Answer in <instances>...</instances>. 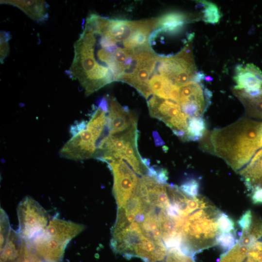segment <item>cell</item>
Returning a JSON list of instances; mask_svg holds the SVG:
<instances>
[{
	"instance_id": "4316f807",
	"label": "cell",
	"mask_w": 262,
	"mask_h": 262,
	"mask_svg": "<svg viewBox=\"0 0 262 262\" xmlns=\"http://www.w3.org/2000/svg\"><path fill=\"white\" fill-rule=\"evenodd\" d=\"M253 214L250 210L246 211L240 218L238 224L242 230H245L250 226L253 218Z\"/></svg>"
},
{
	"instance_id": "ffe728a7",
	"label": "cell",
	"mask_w": 262,
	"mask_h": 262,
	"mask_svg": "<svg viewBox=\"0 0 262 262\" xmlns=\"http://www.w3.org/2000/svg\"><path fill=\"white\" fill-rule=\"evenodd\" d=\"M249 246L238 241L237 243L220 260L219 262H244L247 258Z\"/></svg>"
},
{
	"instance_id": "ba28073f",
	"label": "cell",
	"mask_w": 262,
	"mask_h": 262,
	"mask_svg": "<svg viewBox=\"0 0 262 262\" xmlns=\"http://www.w3.org/2000/svg\"><path fill=\"white\" fill-rule=\"evenodd\" d=\"M107 163L114 175L113 191L120 208L134 194L139 179L123 160H113Z\"/></svg>"
},
{
	"instance_id": "484cf974",
	"label": "cell",
	"mask_w": 262,
	"mask_h": 262,
	"mask_svg": "<svg viewBox=\"0 0 262 262\" xmlns=\"http://www.w3.org/2000/svg\"><path fill=\"white\" fill-rule=\"evenodd\" d=\"M1 213V221H0V238H1V247L4 244L8 235L11 231L8 217L5 213Z\"/></svg>"
},
{
	"instance_id": "30bf717a",
	"label": "cell",
	"mask_w": 262,
	"mask_h": 262,
	"mask_svg": "<svg viewBox=\"0 0 262 262\" xmlns=\"http://www.w3.org/2000/svg\"><path fill=\"white\" fill-rule=\"evenodd\" d=\"M107 98L108 134L122 133L137 127V117L133 112L122 106L114 97Z\"/></svg>"
},
{
	"instance_id": "6da1fadb",
	"label": "cell",
	"mask_w": 262,
	"mask_h": 262,
	"mask_svg": "<svg viewBox=\"0 0 262 262\" xmlns=\"http://www.w3.org/2000/svg\"><path fill=\"white\" fill-rule=\"evenodd\" d=\"M209 139L212 153L237 171L262 147V122L241 118L227 127L209 132Z\"/></svg>"
},
{
	"instance_id": "cb8c5ba5",
	"label": "cell",
	"mask_w": 262,
	"mask_h": 262,
	"mask_svg": "<svg viewBox=\"0 0 262 262\" xmlns=\"http://www.w3.org/2000/svg\"><path fill=\"white\" fill-rule=\"evenodd\" d=\"M218 224L222 232H229L235 230L233 221L228 215L223 213H221L218 218Z\"/></svg>"
},
{
	"instance_id": "4dcf8cb0",
	"label": "cell",
	"mask_w": 262,
	"mask_h": 262,
	"mask_svg": "<svg viewBox=\"0 0 262 262\" xmlns=\"http://www.w3.org/2000/svg\"></svg>"
},
{
	"instance_id": "44dd1931",
	"label": "cell",
	"mask_w": 262,
	"mask_h": 262,
	"mask_svg": "<svg viewBox=\"0 0 262 262\" xmlns=\"http://www.w3.org/2000/svg\"><path fill=\"white\" fill-rule=\"evenodd\" d=\"M200 7H203L202 20L207 23H217L221 18V13L214 3L205 0L198 1Z\"/></svg>"
},
{
	"instance_id": "5bb4252c",
	"label": "cell",
	"mask_w": 262,
	"mask_h": 262,
	"mask_svg": "<svg viewBox=\"0 0 262 262\" xmlns=\"http://www.w3.org/2000/svg\"><path fill=\"white\" fill-rule=\"evenodd\" d=\"M238 173L248 190L262 188V148L254 154L247 164Z\"/></svg>"
},
{
	"instance_id": "8992f818",
	"label": "cell",
	"mask_w": 262,
	"mask_h": 262,
	"mask_svg": "<svg viewBox=\"0 0 262 262\" xmlns=\"http://www.w3.org/2000/svg\"><path fill=\"white\" fill-rule=\"evenodd\" d=\"M18 233L22 239L32 241L45 229L49 222L47 213L35 201L25 198L18 207Z\"/></svg>"
},
{
	"instance_id": "e0dca14e",
	"label": "cell",
	"mask_w": 262,
	"mask_h": 262,
	"mask_svg": "<svg viewBox=\"0 0 262 262\" xmlns=\"http://www.w3.org/2000/svg\"><path fill=\"white\" fill-rule=\"evenodd\" d=\"M232 92L244 106L248 116L262 119V86L252 92L233 88Z\"/></svg>"
},
{
	"instance_id": "52a82bcc",
	"label": "cell",
	"mask_w": 262,
	"mask_h": 262,
	"mask_svg": "<svg viewBox=\"0 0 262 262\" xmlns=\"http://www.w3.org/2000/svg\"><path fill=\"white\" fill-rule=\"evenodd\" d=\"M212 93L200 83L190 82L179 87V101L188 118L202 117L210 103Z\"/></svg>"
},
{
	"instance_id": "7402d4cb",
	"label": "cell",
	"mask_w": 262,
	"mask_h": 262,
	"mask_svg": "<svg viewBox=\"0 0 262 262\" xmlns=\"http://www.w3.org/2000/svg\"><path fill=\"white\" fill-rule=\"evenodd\" d=\"M238 241L236 239L235 230L222 232L217 238V245L227 252L237 243Z\"/></svg>"
},
{
	"instance_id": "5b68a950",
	"label": "cell",
	"mask_w": 262,
	"mask_h": 262,
	"mask_svg": "<svg viewBox=\"0 0 262 262\" xmlns=\"http://www.w3.org/2000/svg\"><path fill=\"white\" fill-rule=\"evenodd\" d=\"M147 105L152 117L164 122L174 134L186 141L188 118L179 104L154 95L148 100Z\"/></svg>"
},
{
	"instance_id": "f546056e",
	"label": "cell",
	"mask_w": 262,
	"mask_h": 262,
	"mask_svg": "<svg viewBox=\"0 0 262 262\" xmlns=\"http://www.w3.org/2000/svg\"><path fill=\"white\" fill-rule=\"evenodd\" d=\"M245 262H254L253 261H252V260H251L250 258H249L247 256L246 260V261Z\"/></svg>"
},
{
	"instance_id": "d6986e66",
	"label": "cell",
	"mask_w": 262,
	"mask_h": 262,
	"mask_svg": "<svg viewBox=\"0 0 262 262\" xmlns=\"http://www.w3.org/2000/svg\"><path fill=\"white\" fill-rule=\"evenodd\" d=\"M206 131L205 121L202 117H193L188 118L186 141L200 140Z\"/></svg>"
},
{
	"instance_id": "83f0119b",
	"label": "cell",
	"mask_w": 262,
	"mask_h": 262,
	"mask_svg": "<svg viewBox=\"0 0 262 262\" xmlns=\"http://www.w3.org/2000/svg\"><path fill=\"white\" fill-rule=\"evenodd\" d=\"M154 178L159 183L163 184H165L168 179V173L164 169H156V174Z\"/></svg>"
},
{
	"instance_id": "603a6c76",
	"label": "cell",
	"mask_w": 262,
	"mask_h": 262,
	"mask_svg": "<svg viewBox=\"0 0 262 262\" xmlns=\"http://www.w3.org/2000/svg\"><path fill=\"white\" fill-rule=\"evenodd\" d=\"M199 187V185L197 180L192 179L184 182L179 188L185 195L193 197L197 196Z\"/></svg>"
},
{
	"instance_id": "d4e9b609",
	"label": "cell",
	"mask_w": 262,
	"mask_h": 262,
	"mask_svg": "<svg viewBox=\"0 0 262 262\" xmlns=\"http://www.w3.org/2000/svg\"><path fill=\"white\" fill-rule=\"evenodd\" d=\"M10 34L9 32L3 31H0V63H3L4 59L9 52V40L10 39Z\"/></svg>"
},
{
	"instance_id": "4fadbf2b",
	"label": "cell",
	"mask_w": 262,
	"mask_h": 262,
	"mask_svg": "<svg viewBox=\"0 0 262 262\" xmlns=\"http://www.w3.org/2000/svg\"><path fill=\"white\" fill-rule=\"evenodd\" d=\"M148 82L151 94L159 98L179 103V87L174 84L167 77L153 73Z\"/></svg>"
},
{
	"instance_id": "7a4b0ae2",
	"label": "cell",
	"mask_w": 262,
	"mask_h": 262,
	"mask_svg": "<svg viewBox=\"0 0 262 262\" xmlns=\"http://www.w3.org/2000/svg\"><path fill=\"white\" fill-rule=\"evenodd\" d=\"M221 212L205 197L199 206L184 218L181 230L180 251L192 257L198 252L217 245V239L222 233L218 219Z\"/></svg>"
},
{
	"instance_id": "ac0fdd59",
	"label": "cell",
	"mask_w": 262,
	"mask_h": 262,
	"mask_svg": "<svg viewBox=\"0 0 262 262\" xmlns=\"http://www.w3.org/2000/svg\"><path fill=\"white\" fill-rule=\"evenodd\" d=\"M22 239L18 233L11 230L1 247V262H18L23 245Z\"/></svg>"
},
{
	"instance_id": "f1b7e54d",
	"label": "cell",
	"mask_w": 262,
	"mask_h": 262,
	"mask_svg": "<svg viewBox=\"0 0 262 262\" xmlns=\"http://www.w3.org/2000/svg\"><path fill=\"white\" fill-rule=\"evenodd\" d=\"M251 199L255 204H262V188H256L252 191Z\"/></svg>"
},
{
	"instance_id": "9a60e30c",
	"label": "cell",
	"mask_w": 262,
	"mask_h": 262,
	"mask_svg": "<svg viewBox=\"0 0 262 262\" xmlns=\"http://www.w3.org/2000/svg\"><path fill=\"white\" fill-rule=\"evenodd\" d=\"M141 21H129L105 17V28L108 34L116 43L123 42L138 27Z\"/></svg>"
},
{
	"instance_id": "7c38bea8",
	"label": "cell",
	"mask_w": 262,
	"mask_h": 262,
	"mask_svg": "<svg viewBox=\"0 0 262 262\" xmlns=\"http://www.w3.org/2000/svg\"><path fill=\"white\" fill-rule=\"evenodd\" d=\"M0 3L18 8L37 22H44L49 17V5L45 0H0Z\"/></svg>"
},
{
	"instance_id": "8fae6325",
	"label": "cell",
	"mask_w": 262,
	"mask_h": 262,
	"mask_svg": "<svg viewBox=\"0 0 262 262\" xmlns=\"http://www.w3.org/2000/svg\"><path fill=\"white\" fill-rule=\"evenodd\" d=\"M236 85L233 89L252 92L260 89L262 86V72L253 64L246 66L238 65L233 77Z\"/></svg>"
},
{
	"instance_id": "3957f363",
	"label": "cell",
	"mask_w": 262,
	"mask_h": 262,
	"mask_svg": "<svg viewBox=\"0 0 262 262\" xmlns=\"http://www.w3.org/2000/svg\"><path fill=\"white\" fill-rule=\"evenodd\" d=\"M190 34L188 41L177 54L171 56H158L154 73L168 78L174 84L180 87L194 82L197 73L195 64Z\"/></svg>"
},
{
	"instance_id": "277c9868",
	"label": "cell",
	"mask_w": 262,
	"mask_h": 262,
	"mask_svg": "<svg viewBox=\"0 0 262 262\" xmlns=\"http://www.w3.org/2000/svg\"><path fill=\"white\" fill-rule=\"evenodd\" d=\"M71 138L60 151L61 157L73 160L95 158L100 141L84 121L72 127Z\"/></svg>"
},
{
	"instance_id": "2e32d148",
	"label": "cell",
	"mask_w": 262,
	"mask_h": 262,
	"mask_svg": "<svg viewBox=\"0 0 262 262\" xmlns=\"http://www.w3.org/2000/svg\"><path fill=\"white\" fill-rule=\"evenodd\" d=\"M193 17L182 12L173 11L162 15L157 18L156 29L159 33L169 34L178 33L190 21Z\"/></svg>"
},
{
	"instance_id": "9c48e42d",
	"label": "cell",
	"mask_w": 262,
	"mask_h": 262,
	"mask_svg": "<svg viewBox=\"0 0 262 262\" xmlns=\"http://www.w3.org/2000/svg\"><path fill=\"white\" fill-rule=\"evenodd\" d=\"M158 58L151 48L139 52L137 55V68L127 82L135 88L146 99L151 95L148 82L154 72Z\"/></svg>"
}]
</instances>
